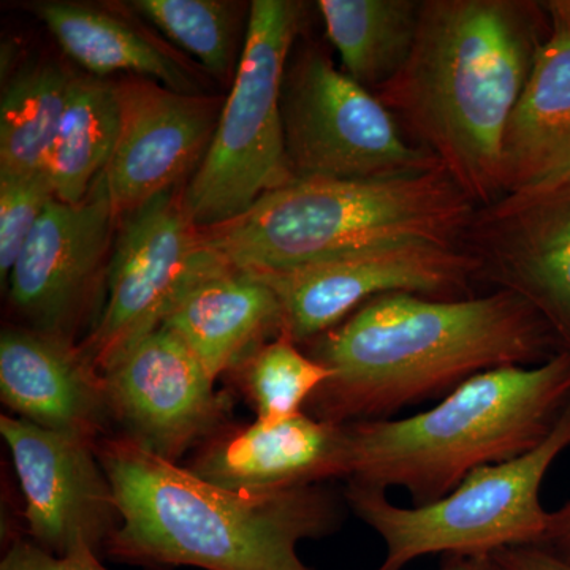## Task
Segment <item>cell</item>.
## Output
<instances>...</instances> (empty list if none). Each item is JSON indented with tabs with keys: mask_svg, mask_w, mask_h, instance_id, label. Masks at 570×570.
Listing matches in <instances>:
<instances>
[{
	"mask_svg": "<svg viewBox=\"0 0 570 570\" xmlns=\"http://www.w3.org/2000/svg\"><path fill=\"white\" fill-rule=\"evenodd\" d=\"M303 348L332 374L305 414L332 425L392 419L485 371L539 366L564 352L546 318L508 291L376 296Z\"/></svg>",
	"mask_w": 570,
	"mask_h": 570,
	"instance_id": "6da1fadb",
	"label": "cell"
},
{
	"mask_svg": "<svg viewBox=\"0 0 570 570\" xmlns=\"http://www.w3.org/2000/svg\"><path fill=\"white\" fill-rule=\"evenodd\" d=\"M550 33L546 2L423 0L407 62L376 92L478 208L504 197L502 140Z\"/></svg>",
	"mask_w": 570,
	"mask_h": 570,
	"instance_id": "7a4b0ae2",
	"label": "cell"
},
{
	"mask_svg": "<svg viewBox=\"0 0 570 570\" xmlns=\"http://www.w3.org/2000/svg\"><path fill=\"white\" fill-rule=\"evenodd\" d=\"M94 448L121 513L104 551L112 561L157 570H316L299 558V542L343 524V499L324 483L236 493L121 433Z\"/></svg>",
	"mask_w": 570,
	"mask_h": 570,
	"instance_id": "3957f363",
	"label": "cell"
},
{
	"mask_svg": "<svg viewBox=\"0 0 570 570\" xmlns=\"http://www.w3.org/2000/svg\"><path fill=\"white\" fill-rule=\"evenodd\" d=\"M570 400V354L485 371L406 419L352 423L347 482L401 487L414 508L459 489L472 471L517 459L553 431Z\"/></svg>",
	"mask_w": 570,
	"mask_h": 570,
	"instance_id": "277c9868",
	"label": "cell"
},
{
	"mask_svg": "<svg viewBox=\"0 0 570 570\" xmlns=\"http://www.w3.org/2000/svg\"><path fill=\"white\" fill-rule=\"evenodd\" d=\"M475 209L444 167L400 178L294 179L204 234L228 265L266 275L392 243L463 247Z\"/></svg>",
	"mask_w": 570,
	"mask_h": 570,
	"instance_id": "5b68a950",
	"label": "cell"
},
{
	"mask_svg": "<svg viewBox=\"0 0 570 570\" xmlns=\"http://www.w3.org/2000/svg\"><path fill=\"white\" fill-rule=\"evenodd\" d=\"M307 10L298 0L250 2L242 61L212 146L183 187L187 213L200 228L242 216L295 179L285 154L281 85L288 56L305 36Z\"/></svg>",
	"mask_w": 570,
	"mask_h": 570,
	"instance_id": "8992f818",
	"label": "cell"
},
{
	"mask_svg": "<svg viewBox=\"0 0 570 570\" xmlns=\"http://www.w3.org/2000/svg\"><path fill=\"white\" fill-rule=\"evenodd\" d=\"M570 449V400L538 448L502 463L472 471L459 489L433 504L397 508L387 491L347 482L352 512L385 546L377 570H401L428 554L474 557L510 547L538 546L550 512L540 502L547 472Z\"/></svg>",
	"mask_w": 570,
	"mask_h": 570,
	"instance_id": "52a82bcc",
	"label": "cell"
},
{
	"mask_svg": "<svg viewBox=\"0 0 570 570\" xmlns=\"http://www.w3.org/2000/svg\"><path fill=\"white\" fill-rule=\"evenodd\" d=\"M281 116L295 179H384L438 170L393 112L337 70L324 45L302 36L285 63Z\"/></svg>",
	"mask_w": 570,
	"mask_h": 570,
	"instance_id": "ba28073f",
	"label": "cell"
},
{
	"mask_svg": "<svg viewBox=\"0 0 570 570\" xmlns=\"http://www.w3.org/2000/svg\"><path fill=\"white\" fill-rule=\"evenodd\" d=\"M183 187L153 198L119 223L102 313L78 344L100 374L159 328L190 281L225 262L187 213Z\"/></svg>",
	"mask_w": 570,
	"mask_h": 570,
	"instance_id": "9c48e42d",
	"label": "cell"
},
{
	"mask_svg": "<svg viewBox=\"0 0 570 570\" xmlns=\"http://www.w3.org/2000/svg\"><path fill=\"white\" fill-rule=\"evenodd\" d=\"M119 223L102 175L80 204L51 202L7 281L18 325L70 344L88 336L102 313Z\"/></svg>",
	"mask_w": 570,
	"mask_h": 570,
	"instance_id": "30bf717a",
	"label": "cell"
},
{
	"mask_svg": "<svg viewBox=\"0 0 570 570\" xmlns=\"http://www.w3.org/2000/svg\"><path fill=\"white\" fill-rule=\"evenodd\" d=\"M255 276L273 288L283 305L285 335L303 347L376 296L461 299L478 295L480 265L464 247L403 242Z\"/></svg>",
	"mask_w": 570,
	"mask_h": 570,
	"instance_id": "8fae6325",
	"label": "cell"
},
{
	"mask_svg": "<svg viewBox=\"0 0 570 570\" xmlns=\"http://www.w3.org/2000/svg\"><path fill=\"white\" fill-rule=\"evenodd\" d=\"M121 434L178 463L189 450L230 425L234 396L170 330H154L102 373Z\"/></svg>",
	"mask_w": 570,
	"mask_h": 570,
	"instance_id": "7c38bea8",
	"label": "cell"
},
{
	"mask_svg": "<svg viewBox=\"0 0 570 570\" xmlns=\"http://www.w3.org/2000/svg\"><path fill=\"white\" fill-rule=\"evenodd\" d=\"M463 247L480 284L530 303L570 354V179L480 206Z\"/></svg>",
	"mask_w": 570,
	"mask_h": 570,
	"instance_id": "4fadbf2b",
	"label": "cell"
},
{
	"mask_svg": "<svg viewBox=\"0 0 570 570\" xmlns=\"http://www.w3.org/2000/svg\"><path fill=\"white\" fill-rule=\"evenodd\" d=\"M0 433L24 494L29 539L56 557L81 547L100 557L121 513L94 444L10 414Z\"/></svg>",
	"mask_w": 570,
	"mask_h": 570,
	"instance_id": "5bb4252c",
	"label": "cell"
},
{
	"mask_svg": "<svg viewBox=\"0 0 570 570\" xmlns=\"http://www.w3.org/2000/svg\"><path fill=\"white\" fill-rule=\"evenodd\" d=\"M115 86L119 134L102 176L121 220L193 178L212 146L225 96L179 92L142 77H122Z\"/></svg>",
	"mask_w": 570,
	"mask_h": 570,
	"instance_id": "9a60e30c",
	"label": "cell"
},
{
	"mask_svg": "<svg viewBox=\"0 0 570 570\" xmlns=\"http://www.w3.org/2000/svg\"><path fill=\"white\" fill-rule=\"evenodd\" d=\"M186 468L236 493H273L347 480V426L321 422L305 412L277 425L257 420L230 423L195 449Z\"/></svg>",
	"mask_w": 570,
	"mask_h": 570,
	"instance_id": "2e32d148",
	"label": "cell"
},
{
	"mask_svg": "<svg viewBox=\"0 0 570 570\" xmlns=\"http://www.w3.org/2000/svg\"><path fill=\"white\" fill-rule=\"evenodd\" d=\"M0 396L17 417L94 445L115 434L102 374L78 344L24 326L0 336Z\"/></svg>",
	"mask_w": 570,
	"mask_h": 570,
	"instance_id": "e0dca14e",
	"label": "cell"
},
{
	"mask_svg": "<svg viewBox=\"0 0 570 570\" xmlns=\"http://www.w3.org/2000/svg\"><path fill=\"white\" fill-rule=\"evenodd\" d=\"M546 3L551 33L502 140L504 195L570 179V0Z\"/></svg>",
	"mask_w": 570,
	"mask_h": 570,
	"instance_id": "ac0fdd59",
	"label": "cell"
},
{
	"mask_svg": "<svg viewBox=\"0 0 570 570\" xmlns=\"http://www.w3.org/2000/svg\"><path fill=\"white\" fill-rule=\"evenodd\" d=\"M160 326L183 340L217 381L255 348L284 335L285 318L265 281L223 262L179 292Z\"/></svg>",
	"mask_w": 570,
	"mask_h": 570,
	"instance_id": "d6986e66",
	"label": "cell"
},
{
	"mask_svg": "<svg viewBox=\"0 0 570 570\" xmlns=\"http://www.w3.org/2000/svg\"><path fill=\"white\" fill-rule=\"evenodd\" d=\"M29 9L50 29L67 56L88 75L108 78L115 73L159 81L175 91L206 92L208 75L187 59L170 41L134 20L126 6L85 2H33Z\"/></svg>",
	"mask_w": 570,
	"mask_h": 570,
	"instance_id": "ffe728a7",
	"label": "cell"
},
{
	"mask_svg": "<svg viewBox=\"0 0 570 570\" xmlns=\"http://www.w3.org/2000/svg\"><path fill=\"white\" fill-rule=\"evenodd\" d=\"M423 0H318L330 43L352 80L376 94L400 73L417 39Z\"/></svg>",
	"mask_w": 570,
	"mask_h": 570,
	"instance_id": "44dd1931",
	"label": "cell"
},
{
	"mask_svg": "<svg viewBox=\"0 0 570 570\" xmlns=\"http://www.w3.org/2000/svg\"><path fill=\"white\" fill-rule=\"evenodd\" d=\"M119 134L115 80L77 75L43 170L56 200L80 204L107 170Z\"/></svg>",
	"mask_w": 570,
	"mask_h": 570,
	"instance_id": "7402d4cb",
	"label": "cell"
},
{
	"mask_svg": "<svg viewBox=\"0 0 570 570\" xmlns=\"http://www.w3.org/2000/svg\"><path fill=\"white\" fill-rule=\"evenodd\" d=\"M75 77L61 63L40 61L10 78L0 100V176L41 170Z\"/></svg>",
	"mask_w": 570,
	"mask_h": 570,
	"instance_id": "603a6c76",
	"label": "cell"
},
{
	"mask_svg": "<svg viewBox=\"0 0 570 570\" xmlns=\"http://www.w3.org/2000/svg\"><path fill=\"white\" fill-rule=\"evenodd\" d=\"M126 6L193 56L208 77L230 88L245 48L250 2L132 0Z\"/></svg>",
	"mask_w": 570,
	"mask_h": 570,
	"instance_id": "cb8c5ba5",
	"label": "cell"
},
{
	"mask_svg": "<svg viewBox=\"0 0 570 570\" xmlns=\"http://www.w3.org/2000/svg\"><path fill=\"white\" fill-rule=\"evenodd\" d=\"M330 376L328 367L285 333L255 348L227 374L264 425L303 414L309 397Z\"/></svg>",
	"mask_w": 570,
	"mask_h": 570,
	"instance_id": "d4e9b609",
	"label": "cell"
},
{
	"mask_svg": "<svg viewBox=\"0 0 570 570\" xmlns=\"http://www.w3.org/2000/svg\"><path fill=\"white\" fill-rule=\"evenodd\" d=\"M56 200L43 168L24 176H0V283L7 284L22 247Z\"/></svg>",
	"mask_w": 570,
	"mask_h": 570,
	"instance_id": "484cf974",
	"label": "cell"
},
{
	"mask_svg": "<svg viewBox=\"0 0 570 570\" xmlns=\"http://www.w3.org/2000/svg\"><path fill=\"white\" fill-rule=\"evenodd\" d=\"M0 570H108L99 554L89 549L71 551L66 557H56L41 549L31 539H14L7 547Z\"/></svg>",
	"mask_w": 570,
	"mask_h": 570,
	"instance_id": "4316f807",
	"label": "cell"
},
{
	"mask_svg": "<svg viewBox=\"0 0 570 570\" xmlns=\"http://www.w3.org/2000/svg\"><path fill=\"white\" fill-rule=\"evenodd\" d=\"M493 557L501 570H570V562L534 546L510 547Z\"/></svg>",
	"mask_w": 570,
	"mask_h": 570,
	"instance_id": "83f0119b",
	"label": "cell"
},
{
	"mask_svg": "<svg viewBox=\"0 0 570 570\" xmlns=\"http://www.w3.org/2000/svg\"><path fill=\"white\" fill-rule=\"evenodd\" d=\"M539 549L570 562V501L550 512L549 527L538 543Z\"/></svg>",
	"mask_w": 570,
	"mask_h": 570,
	"instance_id": "f1b7e54d",
	"label": "cell"
},
{
	"mask_svg": "<svg viewBox=\"0 0 570 570\" xmlns=\"http://www.w3.org/2000/svg\"><path fill=\"white\" fill-rule=\"evenodd\" d=\"M442 570H501L493 553L474 557H448Z\"/></svg>",
	"mask_w": 570,
	"mask_h": 570,
	"instance_id": "f546056e",
	"label": "cell"
}]
</instances>
